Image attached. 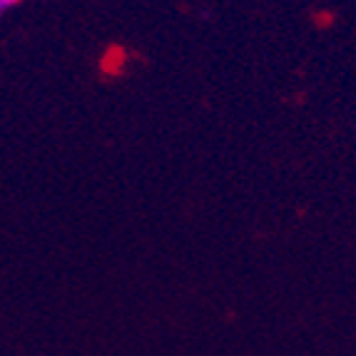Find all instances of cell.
<instances>
[{"label": "cell", "mask_w": 356, "mask_h": 356, "mask_svg": "<svg viewBox=\"0 0 356 356\" xmlns=\"http://www.w3.org/2000/svg\"><path fill=\"white\" fill-rule=\"evenodd\" d=\"M18 6L20 3H15V0H0V18H3L8 10H15Z\"/></svg>", "instance_id": "1"}]
</instances>
